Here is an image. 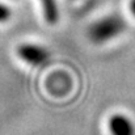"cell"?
I'll return each mask as SVG.
<instances>
[{
    "label": "cell",
    "instance_id": "1",
    "mask_svg": "<svg viewBox=\"0 0 135 135\" xmlns=\"http://www.w3.org/2000/svg\"><path fill=\"white\" fill-rule=\"evenodd\" d=\"M126 28L125 18L114 15L96 21L88 29V37L96 44H102L115 38Z\"/></svg>",
    "mask_w": 135,
    "mask_h": 135
},
{
    "label": "cell",
    "instance_id": "2",
    "mask_svg": "<svg viewBox=\"0 0 135 135\" xmlns=\"http://www.w3.org/2000/svg\"><path fill=\"white\" fill-rule=\"evenodd\" d=\"M17 54L24 62L32 66H40L49 58V52L44 47L32 44H22L21 46H18Z\"/></svg>",
    "mask_w": 135,
    "mask_h": 135
},
{
    "label": "cell",
    "instance_id": "3",
    "mask_svg": "<svg viewBox=\"0 0 135 135\" xmlns=\"http://www.w3.org/2000/svg\"><path fill=\"white\" fill-rule=\"evenodd\" d=\"M108 126L112 135H135L134 123L123 114L112 115Z\"/></svg>",
    "mask_w": 135,
    "mask_h": 135
},
{
    "label": "cell",
    "instance_id": "4",
    "mask_svg": "<svg viewBox=\"0 0 135 135\" xmlns=\"http://www.w3.org/2000/svg\"><path fill=\"white\" fill-rule=\"evenodd\" d=\"M42 8H44V15H45L46 21L49 24H55L58 21V7L55 0H41Z\"/></svg>",
    "mask_w": 135,
    "mask_h": 135
},
{
    "label": "cell",
    "instance_id": "5",
    "mask_svg": "<svg viewBox=\"0 0 135 135\" xmlns=\"http://www.w3.org/2000/svg\"><path fill=\"white\" fill-rule=\"evenodd\" d=\"M9 17H11V9L0 3V22L9 20Z\"/></svg>",
    "mask_w": 135,
    "mask_h": 135
},
{
    "label": "cell",
    "instance_id": "6",
    "mask_svg": "<svg viewBox=\"0 0 135 135\" xmlns=\"http://www.w3.org/2000/svg\"><path fill=\"white\" fill-rule=\"evenodd\" d=\"M130 11L135 16V0H131V3H130Z\"/></svg>",
    "mask_w": 135,
    "mask_h": 135
}]
</instances>
